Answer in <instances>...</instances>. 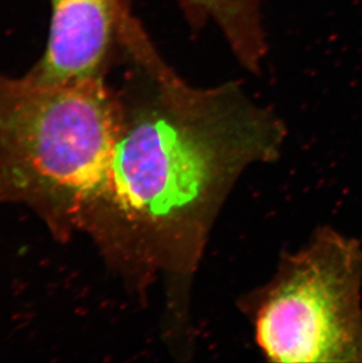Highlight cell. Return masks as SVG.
<instances>
[{"instance_id": "obj_1", "label": "cell", "mask_w": 362, "mask_h": 363, "mask_svg": "<svg viewBox=\"0 0 362 363\" xmlns=\"http://www.w3.org/2000/svg\"><path fill=\"white\" fill-rule=\"evenodd\" d=\"M121 121L102 77L46 85L0 74V203L26 206L70 239L106 179Z\"/></svg>"}, {"instance_id": "obj_2", "label": "cell", "mask_w": 362, "mask_h": 363, "mask_svg": "<svg viewBox=\"0 0 362 363\" xmlns=\"http://www.w3.org/2000/svg\"><path fill=\"white\" fill-rule=\"evenodd\" d=\"M361 289L359 242L324 232L270 287L260 346L279 362H362Z\"/></svg>"}, {"instance_id": "obj_3", "label": "cell", "mask_w": 362, "mask_h": 363, "mask_svg": "<svg viewBox=\"0 0 362 363\" xmlns=\"http://www.w3.org/2000/svg\"><path fill=\"white\" fill-rule=\"evenodd\" d=\"M48 48L30 79L46 85L69 84L100 77L113 28L121 25L131 35L121 0H51Z\"/></svg>"}, {"instance_id": "obj_4", "label": "cell", "mask_w": 362, "mask_h": 363, "mask_svg": "<svg viewBox=\"0 0 362 363\" xmlns=\"http://www.w3.org/2000/svg\"><path fill=\"white\" fill-rule=\"evenodd\" d=\"M193 21L216 25L236 58L258 72L267 53L260 0H178Z\"/></svg>"}]
</instances>
